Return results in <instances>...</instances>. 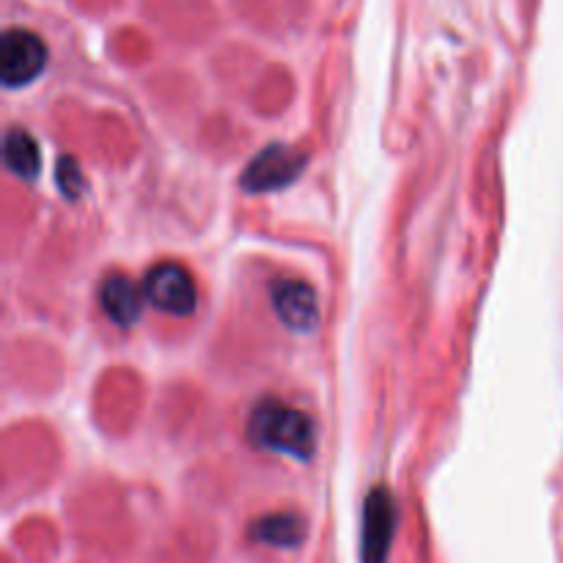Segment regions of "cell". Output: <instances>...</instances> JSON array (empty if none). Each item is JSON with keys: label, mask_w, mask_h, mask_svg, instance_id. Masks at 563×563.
I'll use <instances>...</instances> for the list:
<instances>
[{"label": "cell", "mask_w": 563, "mask_h": 563, "mask_svg": "<svg viewBox=\"0 0 563 563\" xmlns=\"http://www.w3.org/2000/svg\"><path fill=\"white\" fill-rule=\"evenodd\" d=\"M247 434L258 449L300 462H308L317 451V429L311 418L278 399L258 401L247 421Z\"/></svg>", "instance_id": "1"}, {"label": "cell", "mask_w": 563, "mask_h": 563, "mask_svg": "<svg viewBox=\"0 0 563 563\" xmlns=\"http://www.w3.org/2000/svg\"><path fill=\"white\" fill-rule=\"evenodd\" d=\"M273 308L295 333H308L319 322L317 291L302 280H278L273 286Z\"/></svg>", "instance_id": "6"}, {"label": "cell", "mask_w": 563, "mask_h": 563, "mask_svg": "<svg viewBox=\"0 0 563 563\" xmlns=\"http://www.w3.org/2000/svg\"><path fill=\"white\" fill-rule=\"evenodd\" d=\"M396 511L394 495L385 487L368 493L366 506H363V537H361V561L363 563H385L388 561L390 544L396 533Z\"/></svg>", "instance_id": "3"}, {"label": "cell", "mask_w": 563, "mask_h": 563, "mask_svg": "<svg viewBox=\"0 0 563 563\" xmlns=\"http://www.w3.org/2000/svg\"><path fill=\"white\" fill-rule=\"evenodd\" d=\"M143 295L157 311L174 313V317H187L196 311V284L190 273L174 262H163L148 269L143 280Z\"/></svg>", "instance_id": "5"}, {"label": "cell", "mask_w": 563, "mask_h": 563, "mask_svg": "<svg viewBox=\"0 0 563 563\" xmlns=\"http://www.w3.org/2000/svg\"><path fill=\"white\" fill-rule=\"evenodd\" d=\"M47 66V44L25 27H9L0 38V80L5 88H20L36 80Z\"/></svg>", "instance_id": "2"}, {"label": "cell", "mask_w": 563, "mask_h": 563, "mask_svg": "<svg viewBox=\"0 0 563 563\" xmlns=\"http://www.w3.org/2000/svg\"><path fill=\"white\" fill-rule=\"evenodd\" d=\"M55 179H58L60 192L66 198H77L82 190V174L77 168V163L71 157H60L58 159V170H55Z\"/></svg>", "instance_id": "10"}, {"label": "cell", "mask_w": 563, "mask_h": 563, "mask_svg": "<svg viewBox=\"0 0 563 563\" xmlns=\"http://www.w3.org/2000/svg\"><path fill=\"white\" fill-rule=\"evenodd\" d=\"M143 297L146 295L121 273L108 275L102 289H99V302H102L104 313H108L119 328H132V324L141 319Z\"/></svg>", "instance_id": "7"}, {"label": "cell", "mask_w": 563, "mask_h": 563, "mask_svg": "<svg viewBox=\"0 0 563 563\" xmlns=\"http://www.w3.org/2000/svg\"><path fill=\"white\" fill-rule=\"evenodd\" d=\"M308 157L302 152L291 146H280V143H273V146L264 148L262 154L251 159V165L242 174V187L247 192H273L280 190V187L291 185L297 176L306 168Z\"/></svg>", "instance_id": "4"}, {"label": "cell", "mask_w": 563, "mask_h": 563, "mask_svg": "<svg viewBox=\"0 0 563 563\" xmlns=\"http://www.w3.org/2000/svg\"><path fill=\"white\" fill-rule=\"evenodd\" d=\"M251 537L256 539V542L269 544V548L278 550L300 548L302 539H306V520H302L300 515H289V511L267 515L251 528Z\"/></svg>", "instance_id": "8"}, {"label": "cell", "mask_w": 563, "mask_h": 563, "mask_svg": "<svg viewBox=\"0 0 563 563\" xmlns=\"http://www.w3.org/2000/svg\"><path fill=\"white\" fill-rule=\"evenodd\" d=\"M3 159L5 168L22 179H33L42 168L38 157V143L25 130H9L3 137Z\"/></svg>", "instance_id": "9"}]
</instances>
